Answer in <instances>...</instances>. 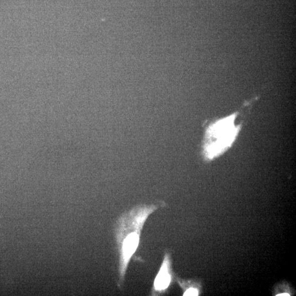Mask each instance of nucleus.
<instances>
[{"mask_svg":"<svg viewBox=\"0 0 296 296\" xmlns=\"http://www.w3.org/2000/svg\"><path fill=\"white\" fill-rule=\"evenodd\" d=\"M238 112L210 124L205 135L203 155L207 161L220 156L232 145L240 131L235 124Z\"/></svg>","mask_w":296,"mask_h":296,"instance_id":"f257e3e1","label":"nucleus"},{"mask_svg":"<svg viewBox=\"0 0 296 296\" xmlns=\"http://www.w3.org/2000/svg\"><path fill=\"white\" fill-rule=\"evenodd\" d=\"M168 263V258H165L161 270L159 272L155 282L156 291L161 292L167 289L170 285L171 275L169 273Z\"/></svg>","mask_w":296,"mask_h":296,"instance_id":"f03ea898","label":"nucleus"},{"mask_svg":"<svg viewBox=\"0 0 296 296\" xmlns=\"http://www.w3.org/2000/svg\"><path fill=\"white\" fill-rule=\"evenodd\" d=\"M198 291L197 289L191 288L187 290L186 292L184 293V295H198Z\"/></svg>","mask_w":296,"mask_h":296,"instance_id":"7ed1b4c3","label":"nucleus"},{"mask_svg":"<svg viewBox=\"0 0 296 296\" xmlns=\"http://www.w3.org/2000/svg\"><path fill=\"white\" fill-rule=\"evenodd\" d=\"M289 294L288 293H282L280 294H277V296H289Z\"/></svg>","mask_w":296,"mask_h":296,"instance_id":"20e7f679","label":"nucleus"}]
</instances>
